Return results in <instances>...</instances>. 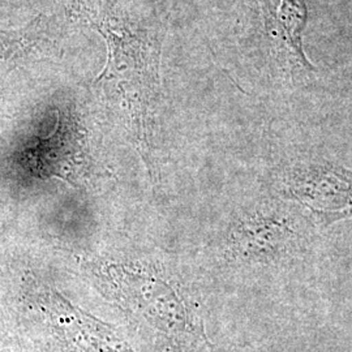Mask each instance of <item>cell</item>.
<instances>
[{"label":"cell","instance_id":"cell-3","mask_svg":"<svg viewBox=\"0 0 352 352\" xmlns=\"http://www.w3.org/2000/svg\"><path fill=\"white\" fill-rule=\"evenodd\" d=\"M295 228L273 210H256L236 219L227 234V253L244 263H274L295 251Z\"/></svg>","mask_w":352,"mask_h":352},{"label":"cell","instance_id":"cell-5","mask_svg":"<svg viewBox=\"0 0 352 352\" xmlns=\"http://www.w3.org/2000/svg\"><path fill=\"white\" fill-rule=\"evenodd\" d=\"M24 30L0 29V62H12L24 55L26 47L30 45V32Z\"/></svg>","mask_w":352,"mask_h":352},{"label":"cell","instance_id":"cell-1","mask_svg":"<svg viewBox=\"0 0 352 352\" xmlns=\"http://www.w3.org/2000/svg\"><path fill=\"white\" fill-rule=\"evenodd\" d=\"M103 279L113 298L183 352H213L201 315L179 283L154 269L110 264Z\"/></svg>","mask_w":352,"mask_h":352},{"label":"cell","instance_id":"cell-4","mask_svg":"<svg viewBox=\"0 0 352 352\" xmlns=\"http://www.w3.org/2000/svg\"><path fill=\"white\" fill-rule=\"evenodd\" d=\"M263 24V41L280 67L291 71H312L302 49L307 24L305 0H256Z\"/></svg>","mask_w":352,"mask_h":352},{"label":"cell","instance_id":"cell-2","mask_svg":"<svg viewBox=\"0 0 352 352\" xmlns=\"http://www.w3.org/2000/svg\"><path fill=\"white\" fill-rule=\"evenodd\" d=\"M283 193L300 204L316 225L352 218V171L337 164H298L287 170Z\"/></svg>","mask_w":352,"mask_h":352}]
</instances>
